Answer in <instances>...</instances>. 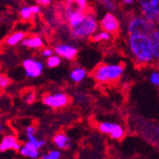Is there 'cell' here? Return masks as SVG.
I'll use <instances>...</instances> for the list:
<instances>
[{
	"instance_id": "cell-34",
	"label": "cell",
	"mask_w": 159,
	"mask_h": 159,
	"mask_svg": "<svg viewBox=\"0 0 159 159\" xmlns=\"http://www.w3.org/2000/svg\"><path fill=\"white\" fill-rule=\"evenodd\" d=\"M102 0H89V2H101Z\"/></svg>"
},
{
	"instance_id": "cell-15",
	"label": "cell",
	"mask_w": 159,
	"mask_h": 159,
	"mask_svg": "<svg viewBox=\"0 0 159 159\" xmlns=\"http://www.w3.org/2000/svg\"><path fill=\"white\" fill-rule=\"evenodd\" d=\"M149 37L151 40V45H152L155 64L159 65V24L155 25L154 29L149 33Z\"/></svg>"
},
{
	"instance_id": "cell-21",
	"label": "cell",
	"mask_w": 159,
	"mask_h": 159,
	"mask_svg": "<svg viewBox=\"0 0 159 159\" xmlns=\"http://www.w3.org/2000/svg\"><path fill=\"white\" fill-rule=\"evenodd\" d=\"M19 152L22 156L25 157H29L31 159H36L40 156L39 154V150H35V149H30L29 148H26L25 144H23L20 148L19 149Z\"/></svg>"
},
{
	"instance_id": "cell-5",
	"label": "cell",
	"mask_w": 159,
	"mask_h": 159,
	"mask_svg": "<svg viewBox=\"0 0 159 159\" xmlns=\"http://www.w3.org/2000/svg\"><path fill=\"white\" fill-rule=\"evenodd\" d=\"M139 13L155 25L159 24V0H136Z\"/></svg>"
},
{
	"instance_id": "cell-28",
	"label": "cell",
	"mask_w": 159,
	"mask_h": 159,
	"mask_svg": "<svg viewBox=\"0 0 159 159\" xmlns=\"http://www.w3.org/2000/svg\"><path fill=\"white\" fill-rule=\"evenodd\" d=\"M35 100H36V95L34 92H29L25 96V101L26 103H29V105L33 103L34 102H35Z\"/></svg>"
},
{
	"instance_id": "cell-26",
	"label": "cell",
	"mask_w": 159,
	"mask_h": 159,
	"mask_svg": "<svg viewBox=\"0 0 159 159\" xmlns=\"http://www.w3.org/2000/svg\"><path fill=\"white\" fill-rule=\"evenodd\" d=\"M101 3L102 6L108 11V12H115L116 10V4L113 0H102Z\"/></svg>"
},
{
	"instance_id": "cell-7",
	"label": "cell",
	"mask_w": 159,
	"mask_h": 159,
	"mask_svg": "<svg viewBox=\"0 0 159 159\" xmlns=\"http://www.w3.org/2000/svg\"><path fill=\"white\" fill-rule=\"evenodd\" d=\"M42 102L48 107L53 109H60L66 107L70 102V98L64 92H56L46 94L42 97Z\"/></svg>"
},
{
	"instance_id": "cell-3",
	"label": "cell",
	"mask_w": 159,
	"mask_h": 159,
	"mask_svg": "<svg viewBox=\"0 0 159 159\" xmlns=\"http://www.w3.org/2000/svg\"><path fill=\"white\" fill-rule=\"evenodd\" d=\"M100 23L97 20L95 13L88 10L85 18L75 27L70 29V36L75 40H87L92 38L94 34L99 30Z\"/></svg>"
},
{
	"instance_id": "cell-32",
	"label": "cell",
	"mask_w": 159,
	"mask_h": 159,
	"mask_svg": "<svg viewBox=\"0 0 159 159\" xmlns=\"http://www.w3.org/2000/svg\"><path fill=\"white\" fill-rule=\"evenodd\" d=\"M121 3L124 6H132L136 3V0H121Z\"/></svg>"
},
{
	"instance_id": "cell-19",
	"label": "cell",
	"mask_w": 159,
	"mask_h": 159,
	"mask_svg": "<svg viewBox=\"0 0 159 159\" xmlns=\"http://www.w3.org/2000/svg\"><path fill=\"white\" fill-rule=\"evenodd\" d=\"M26 37V34L24 31H16L12 33L6 38V44L9 46H16L20 43H22V41Z\"/></svg>"
},
{
	"instance_id": "cell-22",
	"label": "cell",
	"mask_w": 159,
	"mask_h": 159,
	"mask_svg": "<svg viewBox=\"0 0 159 159\" xmlns=\"http://www.w3.org/2000/svg\"><path fill=\"white\" fill-rule=\"evenodd\" d=\"M67 4L81 10H89V0H67Z\"/></svg>"
},
{
	"instance_id": "cell-18",
	"label": "cell",
	"mask_w": 159,
	"mask_h": 159,
	"mask_svg": "<svg viewBox=\"0 0 159 159\" xmlns=\"http://www.w3.org/2000/svg\"><path fill=\"white\" fill-rule=\"evenodd\" d=\"M87 70H85L84 67L82 66H75L73 67L72 70H70V78L73 83H81L82 81H84L87 77Z\"/></svg>"
},
{
	"instance_id": "cell-20",
	"label": "cell",
	"mask_w": 159,
	"mask_h": 159,
	"mask_svg": "<svg viewBox=\"0 0 159 159\" xmlns=\"http://www.w3.org/2000/svg\"><path fill=\"white\" fill-rule=\"evenodd\" d=\"M112 38V34L109 33L106 30H100L97 31L94 35L92 36V40L94 42H97V43H106V42H108L110 41Z\"/></svg>"
},
{
	"instance_id": "cell-23",
	"label": "cell",
	"mask_w": 159,
	"mask_h": 159,
	"mask_svg": "<svg viewBox=\"0 0 159 159\" xmlns=\"http://www.w3.org/2000/svg\"><path fill=\"white\" fill-rule=\"evenodd\" d=\"M61 58L60 56H58L57 54H54L51 57L46 59V66L49 68L57 67L61 65Z\"/></svg>"
},
{
	"instance_id": "cell-25",
	"label": "cell",
	"mask_w": 159,
	"mask_h": 159,
	"mask_svg": "<svg viewBox=\"0 0 159 159\" xmlns=\"http://www.w3.org/2000/svg\"><path fill=\"white\" fill-rule=\"evenodd\" d=\"M61 157V149H52L49 150L47 153H44L41 155L42 159H60Z\"/></svg>"
},
{
	"instance_id": "cell-13",
	"label": "cell",
	"mask_w": 159,
	"mask_h": 159,
	"mask_svg": "<svg viewBox=\"0 0 159 159\" xmlns=\"http://www.w3.org/2000/svg\"><path fill=\"white\" fill-rule=\"evenodd\" d=\"M53 143L61 150H68L71 148V140L66 133L59 132L53 138Z\"/></svg>"
},
{
	"instance_id": "cell-14",
	"label": "cell",
	"mask_w": 159,
	"mask_h": 159,
	"mask_svg": "<svg viewBox=\"0 0 159 159\" xmlns=\"http://www.w3.org/2000/svg\"><path fill=\"white\" fill-rule=\"evenodd\" d=\"M22 44L24 47L29 48V49H35L39 50L42 49L44 46V40L43 38L39 36V35H31V36H27L25 37L23 41Z\"/></svg>"
},
{
	"instance_id": "cell-2",
	"label": "cell",
	"mask_w": 159,
	"mask_h": 159,
	"mask_svg": "<svg viewBox=\"0 0 159 159\" xmlns=\"http://www.w3.org/2000/svg\"><path fill=\"white\" fill-rule=\"evenodd\" d=\"M124 74V66L122 64L98 65L93 70V78L100 84H110L120 80Z\"/></svg>"
},
{
	"instance_id": "cell-17",
	"label": "cell",
	"mask_w": 159,
	"mask_h": 159,
	"mask_svg": "<svg viewBox=\"0 0 159 159\" xmlns=\"http://www.w3.org/2000/svg\"><path fill=\"white\" fill-rule=\"evenodd\" d=\"M26 137V142L24 143L26 148H29L30 149H35L39 150L42 148L45 147L46 141L44 140H40L35 136V134H30V133H25Z\"/></svg>"
},
{
	"instance_id": "cell-12",
	"label": "cell",
	"mask_w": 159,
	"mask_h": 159,
	"mask_svg": "<svg viewBox=\"0 0 159 159\" xmlns=\"http://www.w3.org/2000/svg\"><path fill=\"white\" fill-rule=\"evenodd\" d=\"M20 147L22 143L14 135H6L0 141V152H5L8 150L19 151Z\"/></svg>"
},
{
	"instance_id": "cell-1",
	"label": "cell",
	"mask_w": 159,
	"mask_h": 159,
	"mask_svg": "<svg viewBox=\"0 0 159 159\" xmlns=\"http://www.w3.org/2000/svg\"><path fill=\"white\" fill-rule=\"evenodd\" d=\"M126 42L130 56L137 65L146 66L155 64L149 34H127Z\"/></svg>"
},
{
	"instance_id": "cell-10",
	"label": "cell",
	"mask_w": 159,
	"mask_h": 159,
	"mask_svg": "<svg viewBox=\"0 0 159 159\" xmlns=\"http://www.w3.org/2000/svg\"><path fill=\"white\" fill-rule=\"evenodd\" d=\"M87 11L81 10L79 8H76V7H73L71 5L67 4V6L66 7L65 13H66V23H67L68 26H70V29L75 27L82 22L83 19L85 18Z\"/></svg>"
},
{
	"instance_id": "cell-16",
	"label": "cell",
	"mask_w": 159,
	"mask_h": 159,
	"mask_svg": "<svg viewBox=\"0 0 159 159\" xmlns=\"http://www.w3.org/2000/svg\"><path fill=\"white\" fill-rule=\"evenodd\" d=\"M41 12V6L36 5H25L23 6L20 10V16L24 20H29L32 18V16L38 15Z\"/></svg>"
},
{
	"instance_id": "cell-29",
	"label": "cell",
	"mask_w": 159,
	"mask_h": 159,
	"mask_svg": "<svg viewBox=\"0 0 159 159\" xmlns=\"http://www.w3.org/2000/svg\"><path fill=\"white\" fill-rule=\"evenodd\" d=\"M54 54H55V51L53 49H51V48H47L46 47V48H43V49L41 50V57H43L45 59H48Z\"/></svg>"
},
{
	"instance_id": "cell-33",
	"label": "cell",
	"mask_w": 159,
	"mask_h": 159,
	"mask_svg": "<svg viewBox=\"0 0 159 159\" xmlns=\"http://www.w3.org/2000/svg\"><path fill=\"white\" fill-rule=\"evenodd\" d=\"M3 132V125L1 123H0V134H1Z\"/></svg>"
},
{
	"instance_id": "cell-4",
	"label": "cell",
	"mask_w": 159,
	"mask_h": 159,
	"mask_svg": "<svg viewBox=\"0 0 159 159\" xmlns=\"http://www.w3.org/2000/svg\"><path fill=\"white\" fill-rule=\"evenodd\" d=\"M155 24L146 19L141 14H134L130 16L126 22L127 34H149L154 29Z\"/></svg>"
},
{
	"instance_id": "cell-35",
	"label": "cell",
	"mask_w": 159,
	"mask_h": 159,
	"mask_svg": "<svg viewBox=\"0 0 159 159\" xmlns=\"http://www.w3.org/2000/svg\"><path fill=\"white\" fill-rule=\"evenodd\" d=\"M157 133H158V135H159V129H157Z\"/></svg>"
},
{
	"instance_id": "cell-11",
	"label": "cell",
	"mask_w": 159,
	"mask_h": 159,
	"mask_svg": "<svg viewBox=\"0 0 159 159\" xmlns=\"http://www.w3.org/2000/svg\"><path fill=\"white\" fill-rule=\"evenodd\" d=\"M55 54H57L61 59L67 61H73L78 55V48L68 43H60L54 48Z\"/></svg>"
},
{
	"instance_id": "cell-8",
	"label": "cell",
	"mask_w": 159,
	"mask_h": 159,
	"mask_svg": "<svg viewBox=\"0 0 159 159\" xmlns=\"http://www.w3.org/2000/svg\"><path fill=\"white\" fill-rule=\"evenodd\" d=\"M23 67L26 77L29 78H37L43 72L44 64L36 59H25L23 61Z\"/></svg>"
},
{
	"instance_id": "cell-9",
	"label": "cell",
	"mask_w": 159,
	"mask_h": 159,
	"mask_svg": "<svg viewBox=\"0 0 159 159\" xmlns=\"http://www.w3.org/2000/svg\"><path fill=\"white\" fill-rule=\"evenodd\" d=\"M120 22L113 12H107L103 15L102 20H100V27L102 30H106L109 33L113 34L118 33L120 30Z\"/></svg>"
},
{
	"instance_id": "cell-6",
	"label": "cell",
	"mask_w": 159,
	"mask_h": 159,
	"mask_svg": "<svg viewBox=\"0 0 159 159\" xmlns=\"http://www.w3.org/2000/svg\"><path fill=\"white\" fill-rule=\"evenodd\" d=\"M97 128L103 135L108 136L110 139L115 141L122 140L126 135V130L121 124L110 121H102L98 123Z\"/></svg>"
},
{
	"instance_id": "cell-31",
	"label": "cell",
	"mask_w": 159,
	"mask_h": 159,
	"mask_svg": "<svg viewBox=\"0 0 159 159\" xmlns=\"http://www.w3.org/2000/svg\"><path fill=\"white\" fill-rule=\"evenodd\" d=\"M36 128L33 125H30L25 128V133H30V134H36Z\"/></svg>"
},
{
	"instance_id": "cell-27",
	"label": "cell",
	"mask_w": 159,
	"mask_h": 159,
	"mask_svg": "<svg viewBox=\"0 0 159 159\" xmlns=\"http://www.w3.org/2000/svg\"><path fill=\"white\" fill-rule=\"evenodd\" d=\"M11 84V78L5 74H0V89H5Z\"/></svg>"
},
{
	"instance_id": "cell-24",
	"label": "cell",
	"mask_w": 159,
	"mask_h": 159,
	"mask_svg": "<svg viewBox=\"0 0 159 159\" xmlns=\"http://www.w3.org/2000/svg\"><path fill=\"white\" fill-rule=\"evenodd\" d=\"M148 81L153 86L159 88V67L152 70L148 74Z\"/></svg>"
},
{
	"instance_id": "cell-30",
	"label": "cell",
	"mask_w": 159,
	"mask_h": 159,
	"mask_svg": "<svg viewBox=\"0 0 159 159\" xmlns=\"http://www.w3.org/2000/svg\"><path fill=\"white\" fill-rule=\"evenodd\" d=\"M35 1L41 7H47V6L51 5V3L53 2V0H35Z\"/></svg>"
}]
</instances>
